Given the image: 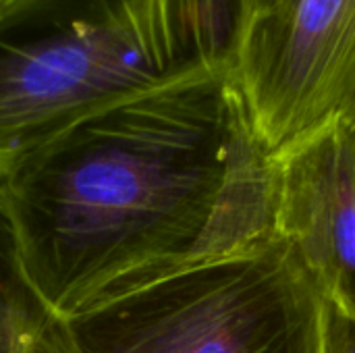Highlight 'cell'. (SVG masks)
Instances as JSON below:
<instances>
[{"label":"cell","instance_id":"1","mask_svg":"<svg viewBox=\"0 0 355 353\" xmlns=\"http://www.w3.org/2000/svg\"><path fill=\"white\" fill-rule=\"evenodd\" d=\"M270 152L231 67L112 104L19 162L0 193L60 318L272 239Z\"/></svg>","mask_w":355,"mask_h":353},{"label":"cell","instance_id":"2","mask_svg":"<svg viewBox=\"0 0 355 353\" xmlns=\"http://www.w3.org/2000/svg\"><path fill=\"white\" fill-rule=\"evenodd\" d=\"M239 0H0V179L79 121L231 67Z\"/></svg>","mask_w":355,"mask_h":353},{"label":"cell","instance_id":"3","mask_svg":"<svg viewBox=\"0 0 355 353\" xmlns=\"http://www.w3.org/2000/svg\"><path fill=\"white\" fill-rule=\"evenodd\" d=\"M327 302L279 241L208 258L64 320L69 353H324Z\"/></svg>","mask_w":355,"mask_h":353},{"label":"cell","instance_id":"4","mask_svg":"<svg viewBox=\"0 0 355 353\" xmlns=\"http://www.w3.org/2000/svg\"><path fill=\"white\" fill-rule=\"evenodd\" d=\"M231 75L270 154L347 117L355 104V0H293L241 35Z\"/></svg>","mask_w":355,"mask_h":353},{"label":"cell","instance_id":"5","mask_svg":"<svg viewBox=\"0 0 355 353\" xmlns=\"http://www.w3.org/2000/svg\"><path fill=\"white\" fill-rule=\"evenodd\" d=\"M272 237L355 316V125L337 117L270 154Z\"/></svg>","mask_w":355,"mask_h":353},{"label":"cell","instance_id":"6","mask_svg":"<svg viewBox=\"0 0 355 353\" xmlns=\"http://www.w3.org/2000/svg\"><path fill=\"white\" fill-rule=\"evenodd\" d=\"M0 353H69L64 320L35 291L0 193Z\"/></svg>","mask_w":355,"mask_h":353},{"label":"cell","instance_id":"7","mask_svg":"<svg viewBox=\"0 0 355 353\" xmlns=\"http://www.w3.org/2000/svg\"><path fill=\"white\" fill-rule=\"evenodd\" d=\"M324 353H355V316L327 304Z\"/></svg>","mask_w":355,"mask_h":353},{"label":"cell","instance_id":"8","mask_svg":"<svg viewBox=\"0 0 355 353\" xmlns=\"http://www.w3.org/2000/svg\"><path fill=\"white\" fill-rule=\"evenodd\" d=\"M293 0H239V8H241V25H239V40L241 35L254 27L256 23L281 12L285 6H289ZM237 40V44H239ZM237 48V46H235Z\"/></svg>","mask_w":355,"mask_h":353},{"label":"cell","instance_id":"9","mask_svg":"<svg viewBox=\"0 0 355 353\" xmlns=\"http://www.w3.org/2000/svg\"><path fill=\"white\" fill-rule=\"evenodd\" d=\"M345 119H349V121H352V123H354V125H355V104H354V108L349 110V114H347Z\"/></svg>","mask_w":355,"mask_h":353}]
</instances>
